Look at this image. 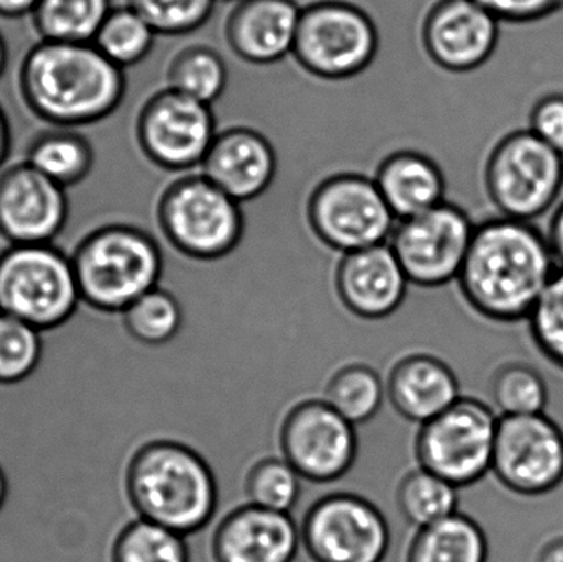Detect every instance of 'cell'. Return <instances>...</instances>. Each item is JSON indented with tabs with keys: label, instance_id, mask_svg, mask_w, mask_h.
<instances>
[{
	"label": "cell",
	"instance_id": "6",
	"mask_svg": "<svg viewBox=\"0 0 563 562\" xmlns=\"http://www.w3.org/2000/svg\"><path fill=\"white\" fill-rule=\"evenodd\" d=\"M79 304L68 251L56 244H22L0 253V312L43 332L71 319Z\"/></svg>",
	"mask_w": 563,
	"mask_h": 562
},
{
	"label": "cell",
	"instance_id": "33",
	"mask_svg": "<svg viewBox=\"0 0 563 562\" xmlns=\"http://www.w3.org/2000/svg\"><path fill=\"white\" fill-rule=\"evenodd\" d=\"M492 398L499 416L542 415L548 408L549 389L534 368L511 363L493 376Z\"/></svg>",
	"mask_w": 563,
	"mask_h": 562
},
{
	"label": "cell",
	"instance_id": "47",
	"mask_svg": "<svg viewBox=\"0 0 563 562\" xmlns=\"http://www.w3.org/2000/svg\"><path fill=\"white\" fill-rule=\"evenodd\" d=\"M194 558H200V560H208V561L217 562L214 560H211V558H205V557H191L190 560H194Z\"/></svg>",
	"mask_w": 563,
	"mask_h": 562
},
{
	"label": "cell",
	"instance_id": "38",
	"mask_svg": "<svg viewBox=\"0 0 563 562\" xmlns=\"http://www.w3.org/2000/svg\"><path fill=\"white\" fill-rule=\"evenodd\" d=\"M503 25H536L563 12V0H475Z\"/></svg>",
	"mask_w": 563,
	"mask_h": 562
},
{
	"label": "cell",
	"instance_id": "21",
	"mask_svg": "<svg viewBox=\"0 0 563 562\" xmlns=\"http://www.w3.org/2000/svg\"><path fill=\"white\" fill-rule=\"evenodd\" d=\"M201 174L234 200L250 201L266 191L276 175L273 145L260 132L233 128L218 132Z\"/></svg>",
	"mask_w": 563,
	"mask_h": 562
},
{
	"label": "cell",
	"instance_id": "35",
	"mask_svg": "<svg viewBox=\"0 0 563 562\" xmlns=\"http://www.w3.org/2000/svg\"><path fill=\"white\" fill-rule=\"evenodd\" d=\"M122 3L141 13L161 36L198 32L210 22L218 7V0H124Z\"/></svg>",
	"mask_w": 563,
	"mask_h": 562
},
{
	"label": "cell",
	"instance_id": "24",
	"mask_svg": "<svg viewBox=\"0 0 563 562\" xmlns=\"http://www.w3.org/2000/svg\"><path fill=\"white\" fill-rule=\"evenodd\" d=\"M228 85V65L211 35L210 22L191 33L187 45L174 56L167 73V88L211 106Z\"/></svg>",
	"mask_w": 563,
	"mask_h": 562
},
{
	"label": "cell",
	"instance_id": "10",
	"mask_svg": "<svg viewBox=\"0 0 563 562\" xmlns=\"http://www.w3.org/2000/svg\"><path fill=\"white\" fill-rule=\"evenodd\" d=\"M475 228V218L465 208L443 201L397 221L389 244L412 286L440 289L459 279Z\"/></svg>",
	"mask_w": 563,
	"mask_h": 562
},
{
	"label": "cell",
	"instance_id": "3",
	"mask_svg": "<svg viewBox=\"0 0 563 562\" xmlns=\"http://www.w3.org/2000/svg\"><path fill=\"white\" fill-rule=\"evenodd\" d=\"M129 494L144 520L194 537L218 528L220 491L208 462L178 442H155L129 471Z\"/></svg>",
	"mask_w": 563,
	"mask_h": 562
},
{
	"label": "cell",
	"instance_id": "26",
	"mask_svg": "<svg viewBox=\"0 0 563 562\" xmlns=\"http://www.w3.org/2000/svg\"><path fill=\"white\" fill-rule=\"evenodd\" d=\"M489 547L483 528L463 514L416 531L406 562H488Z\"/></svg>",
	"mask_w": 563,
	"mask_h": 562
},
{
	"label": "cell",
	"instance_id": "7",
	"mask_svg": "<svg viewBox=\"0 0 563 562\" xmlns=\"http://www.w3.org/2000/svg\"><path fill=\"white\" fill-rule=\"evenodd\" d=\"M499 415L482 399L463 396L439 418L417 429L419 467L462 488L492 472Z\"/></svg>",
	"mask_w": 563,
	"mask_h": 562
},
{
	"label": "cell",
	"instance_id": "5",
	"mask_svg": "<svg viewBox=\"0 0 563 562\" xmlns=\"http://www.w3.org/2000/svg\"><path fill=\"white\" fill-rule=\"evenodd\" d=\"M483 185L499 217L532 223L561 197L563 155L528 128L505 132L486 158Z\"/></svg>",
	"mask_w": 563,
	"mask_h": 562
},
{
	"label": "cell",
	"instance_id": "28",
	"mask_svg": "<svg viewBox=\"0 0 563 562\" xmlns=\"http://www.w3.org/2000/svg\"><path fill=\"white\" fill-rule=\"evenodd\" d=\"M114 0H40L32 20L40 40L92 43Z\"/></svg>",
	"mask_w": 563,
	"mask_h": 562
},
{
	"label": "cell",
	"instance_id": "14",
	"mask_svg": "<svg viewBox=\"0 0 563 562\" xmlns=\"http://www.w3.org/2000/svg\"><path fill=\"white\" fill-rule=\"evenodd\" d=\"M492 474L512 494L539 497L563 482V431L542 415L499 416Z\"/></svg>",
	"mask_w": 563,
	"mask_h": 562
},
{
	"label": "cell",
	"instance_id": "18",
	"mask_svg": "<svg viewBox=\"0 0 563 562\" xmlns=\"http://www.w3.org/2000/svg\"><path fill=\"white\" fill-rule=\"evenodd\" d=\"M300 551V521L256 505L238 508L214 530L217 562H295Z\"/></svg>",
	"mask_w": 563,
	"mask_h": 562
},
{
	"label": "cell",
	"instance_id": "40",
	"mask_svg": "<svg viewBox=\"0 0 563 562\" xmlns=\"http://www.w3.org/2000/svg\"><path fill=\"white\" fill-rule=\"evenodd\" d=\"M545 236H548L549 244H551L558 266L563 269V201L552 214Z\"/></svg>",
	"mask_w": 563,
	"mask_h": 562
},
{
	"label": "cell",
	"instance_id": "1",
	"mask_svg": "<svg viewBox=\"0 0 563 562\" xmlns=\"http://www.w3.org/2000/svg\"><path fill=\"white\" fill-rule=\"evenodd\" d=\"M559 266L548 236L531 221L483 218L456 279L466 306L498 323L528 320Z\"/></svg>",
	"mask_w": 563,
	"mask_h": 562
},
{
	"label": "cell",
	"instance_id": "20",
	"mask_svg": "<svg viewBox=\"0 0 563 562\" xmlns=\"http://www.w3.org/2000/svg\"><path fill=\"white\" fill-rule=\"evenodd\" d=\"M300 16L301 5L297 0L227 3L224 36L240 58L271 65L294 53Z\"/></svg>",
	"mask_w": 563,
	"mask_h": 562
},
{
	"label": "cell",
	"instance_id": "43",
	"mask_svg": "<svg viewBox=\"0 0 563 562\" xmlns=\"http://www.w3.org/2000/svg\"><path fill=\"white\" fill-rule=\"evenodd\" d=\"M538 562H563V538L551 541L539 554Z\"/></svg>",
	"mask_w": 563,
	"mask_h": 562
},
{
	"label": "cell",
	"instance_id": "2",
	"mask_svg": "<svg viewBox=\"0 0 563 562\" xmlns=\"http://www.w3.org/2000/svg\"><path fill=\"white\" fill-rule=\"evenodd\" d=\"M20 96L52 128H88L114 118L129 92V75L95 43L40 40L23 56Z\"/></svg>",
	"mask_w": 563,
	"mask_h": 562
},
{
	"label": "cell",
	"instance_id": "19",
	"mask_svg": "<svg viewBox=\"0 0 563 562\" xmlns=\"http://www.w3.org/2000/svg\"><path fill=\"white\" fill-rule=\"evenodd\" d=\"M410 284L389 243L344 254L338 269V290L344 306L367 320L396 313L409 296Z\"/></svg>",
	"mask_w": 563,
	"mask_h": 562
},
{
	"label": "cell",
	"instance_id": "32",
	"mask_svg": "<svg viewBox=\"0 0 563 562\" xmlns=\"http://www.w3.org/2000/svg\"><path fill=\"white\" fill-rule=\"evenodd\" d=\"M114 562H190V544L184 535L139 518L119 537Z\"/></svg>",
	"mask_w": 563,
	"mask_h": 562
},
{
	"label": "cell",
	"instance_id": "8",
	"mask_svg": "<svg viewBox=\"0 0 563 562\" xmlns=\"http://www.w3.org/2000/svg\"><path fill=\"white\" fill-rule=\"evenodd\" d=\"M158 220L168 243L197 260L227 256L243 234L240 201L224 194L201 170L185 175L165 191Z\"/></svg>",
	"mask_w": 563,
	"mask_h": 562
},
{
	"label": "cell",
	"instance_id": "37",
	"mask_svg": "<svg viewBox=\"0 0 563 562\" xmlns=\"http://www.w3.org/2000/svg\"><path fill=\"white\" fill-rule=\"evenodd\" d=\"M534 345L563 370V269L559 267L528 319Z\"/></svg>",
	"mask_w": 563,
	"mask_h": 562
},
{
	"label": "cell",
	"instance_id": "13",
	"mask_svg": "<svg viewBox=\"0 0 563 562\" xmlns=\"http://www.w3.org/2000/svg\"><path fill=\"white\" fill-rule=\"evenodd\" d=\"M217 135L211 106L174 89L154 92L139 112L137 139L142 151L168 170H200Z\"/></svg>",
	"mask_w": 563,
	"mask_h": 562
},
{
	"label": "cell",
	"instance_id": "39",
	"mask_svg": "<svg viewBox=\"0 0 563 562\" xmlns=\"http://www.w3.org/2000/svg\"><path fill=\"white\" fill-rule=\"evenodd\" d=\"M528 129L563 155V91H549L532 104Z\"/></svg>",
	"mask_w": 563,
	"mask_h": 562
},
{
	"label": "cell",
	"instance_id": "12",
	"mask_svg": "<svg viewBox=\"0 0 563 562\" xmlns=\"http://www.w3.org/2000/svg\"><path fill=\"white\" fill-rule=\"evenodd\" d=\"M318 236L341 254L389 243L397 218L374 178L338 175L324 181L310 207Z\"/></svg>",
	"mask_w": 563,
	"mask_h": 562
},
{
	"label": "cell",
	"instance_id": "29",
	"mask_svg": "<svg viewBox=\"0 0 563 562\" xmlns=\"http://www.w3.org/2000/svg\"><path fill=\"white\" fill-rule=\"evenodd\" d=\"M158 36L141 13L128 3H115L92 43L106 58L129 71L152 55Z\"/></svg>",
	"mask_w": 563,
	"mask_h": 562
},
{
	"label": "cell",
	"instance_id": "30",
	"mask_svg": "<svg viewBox=\"0 0 563 562\" xmlns=\"http://www.w3.org/2000/svg\"><path fill=\"white\" fill-rule=\"evenodd\" d=\"M323 399L360 428L379 416L387 399V382L373 366H346L331 379Z\"/></svg>",
	"mask_w": 563,
	"mask_h": 562
},
{
	"label": "cell",
	"instance_id": "42",
	"mask_svg": "<svg viewBox=\"0 0 563 562\" xmlns=\"http://www.w3.org/2000/svg\"><path fill=\"white\" fill-rule=\"evenodd\" d=\"M10 148H12V128L5 111L0 106V170L9 158Z\"/></svg>",
	"mask_w": 563,
	"mask_h": 562
},
{
	"label": "cell",
	"instance_id": "17",
	"mask_svg": "<svg viewBox=\"0 0 563 562\" xmlns=\"http://www.w3.org/2000/svg\"><path fill=\"white\" fill-rule=\"evenodd\" d=\"M503 29L505 25L475 0H439L427 15L423 40L437 65L470 73L496 55Z\"/></svg>",
	"mask_w": 563,
	"mask_h": 562
},
{
	"label": "cell",
	"instance_id": "46",
	"mask_svg": "<svg viewBox=\"0 0 563 562\" xmlns=\"http://www.w3.org/2000/svg\"><path fill=\"white\" fill-rule=\"evenodd\" d=\"M211 553L213 551L211 550H205V548H195V550H190V558L191 557H205V558H211V560H214V554L211 557ZM217 561V560H214Z\"/></svg>",
	"mask_w": 563,
	"mask_h": 562
},
{
	"label": "cell",
	"instance_id": "11",
	"mask_svg": "<svg viewBox=\"0 0 563 562\" xmlns=\"http://www.w3.org/2000/svg\"><path fill=\"white\" fill-rule=\"evenodd\" d=\"M376 52V25L354 3L318 0L301 9L294 56L313 75L347 78L363 71Z\"/></svg>",
	"mask_w": 563,
	"mask_h": 562
},
{
	"label": "cell",
	"instance_id": "23",
	"mask_svg": "<svg viewBox=\"0 0 563 562\" xmlns=\"http://www.w3.org/2000/svg\"><path fill=\"white\" fill-rule=\"evenodd\" d=\"M374 181L397 220L426 213L449 197L442 168L419 152H399L387 158Z\"/></svg>",
	"mask_w": 563,
	"mask_h": 562
},
{
	"label": "cell",
	"instance_id": "27",
	"mask_svg": "<svg viewBox=\"0 0 563 562\" xmlns=\"http://www.w3.org/2000/svg\"><path fill=\"white\" fill-rule=\"evenodd\" d=\"M396 498L400 517L416 531L459 514L460 488L422 467L402 478Z\"/></svg>",
	"mask_w": 563,
	"mask_h": 562
},
{
	"label": "cell",
	"instance_id": "31",
	"mask_svg": "<svg viewBox=\"0 0 563 562\" xmlns=\"http://www.w3.org/2000/svg\"><path fill=\"white\" fill-rule=\"evenodd\" d=\"M125 327L139 342L161 346L177 339L184 329V309L177 297L158 286L122 312Z\"/></svg>",
	"mask_w": 563,
	"mask_h": 562
},
{
	"label": "cell",
	"instance_id": "22",
	"mask_svg": "<svg viewBox=\"0 0 563 562\" xmlns=\"http://www.w3.org/2000/svg\"><path fill=\"white\" fill-rule=\"evenodd\" d=\"M460 398L463 395L459 375L439 356H409L387 379L390 408L416 428L439 418Z\"/></svg>",
	"mask_w": 563,
	"mask_h": 562
},
{
	"label": "cell",
	"instance_id": "45",
	"mask_svg": "<svg viewBox=\"0 0 563 562\" xmlns=\"http://www.w3.org/2000/svg\"><path fill=\"white\" fill-rule=\"evenodd\" d=\"M7 498V477L3 474L2 469H0V508H2L3 502Z\"/></svg>",
	"mask_w": 563,
	"mask_h": 562
},
{
	"label": "cell",
	"instance_id": "16",
	"mask_svg": "<svg viewBox=\"0 0 563 562\" xmlns=\"http://www.w3.org/2000/svg\"><path fill=\"white\" fill-rule=\"evenodd\" d=\"M68 218L66 188L26 162L0 172V240L7 246L55 244Z\"/></svg>",
	"mask_w": 563,
	"mask_h": 562
},
{
	"label": "cell",
	"instance_id": "41",
	"mask_svg": "<svg viewBox=\"0 0 563 562\" xmlns=\"http://www.w3.org/2000/svg\"><path fill=\"white\" fill-rule=\"evenodd\" d=\"M40 0H0V16L16 20L32 15Z\"/></svg>",
	"mask_w": 563,
	"mask_h": 562
},
{
	"label": "cell",
	"instance_id": "25",
	"mask_svg": "<svg viewBox=\"0 0 563 562\" xmlns=\"http://www.w3.org/2000/svg\"><path fill=\"white\" fill-rule=\"evenodd\" d=\"M25 162L68 190L92 174L96 151L92 142L76 129L49 128L32 139Z\"/></svg>",
	"mask_w": 563,
	"mask_h": 562
},
{
	"label": "cell",
	"instance_id": "44",
	"mask_svg": "<svg viewBox=\"0 0 563 562\" xmlns=\"http://www.w3.org/2000/svg\"><path fill=\"white\" fill-rule=\"evenodd\" d=\"M7 65H9V46H7L2 33H0V78L5 73Z\"/></svg>",
	"mask_w": 563,
	"mask_h": 562
},
{
	"label": "cell",
	"instance_id": "34",
	"mask_svg": "<svg viewBox=\"0 0 563 562\" xmlns=\"http://www.w3.org/2000/svg\"><path fill=\"white\" fill-rule=\"evenodd\" d=\"M303 478L284 458L257 465L247 481V504L279 514H290L303 492Z\"/></svg>",
	"mask_w": 563,
	"mask_h": 562
},
{
	"label": "cell",
	"instance_id": "4",
	"mask_svg": "<svg viewBox=\"0 0 563 562\" xmlns=\"http://www.w3.org/2000/svg\"><path fill=\"white\" fill-rule=\"evenodd\" d=\"M69 256L82 302L106 312H124L164 276L161 244L134 224H98Z\"/></svg>",
	"mask_w": 563,
	"mask_h": 562
},
{
	"label": "cell",
	"instance_id": "9",
	"mask_svg": "<svg viewBox=\"0 0 563 562\" xmlns=\"http://www.w3.org/2000/svg\"><path fill=\"white\" fill-rule=\"evenodd\" d=\"M301 550L313 562H384L394 531L383 508L356 492H331L300 520Z\"/></svg>",
	"mask_w": 563,
	"mask_h": 562
},
{
	"label": "cell",
	"instance_id": "36",
	"mask_svg": "<svg viewBox=\"0 0 563 562\" xmlns=\"http://www.w3.org/2000/svg\"><path fill=\"white\" fill-rule=\"evenodd\" d=\"M42 330L0 312V383L22 382L42 359Z\"/></svg>",
	"mask_w": 563,
	"mask_h": 562
},
{
	"label": "cell",
	"instance_id": "15",
	"mask_svg": "<svg viewBox=\"0 0 563 562\" xmlns=\"http://www.w3.org/2000/svg\"><path fill=\"white\" fill-rule=\"evenodd\" d=\"M284 459L308 484L331 485L346 477L360 455L356 426L324 399L297 406L282 432Z\"/></svg>",
	"mask_w": 563,
	"mask_h": 562
},
{
	"label": "cell",
	"instance_id": "48",
	"mask_svg": "<svg viewBox=\"0 0 563 562\" xmlns=\"http://www.w3.org/2000/svg\"><path fill=\"white\" fill-rule=\"evenodd\" d=\"M218 2L233 3V2H240V0H218Z\"/></svg>",
	"mask_w": 563,
	"mask_h": 562
}]
</instances>
